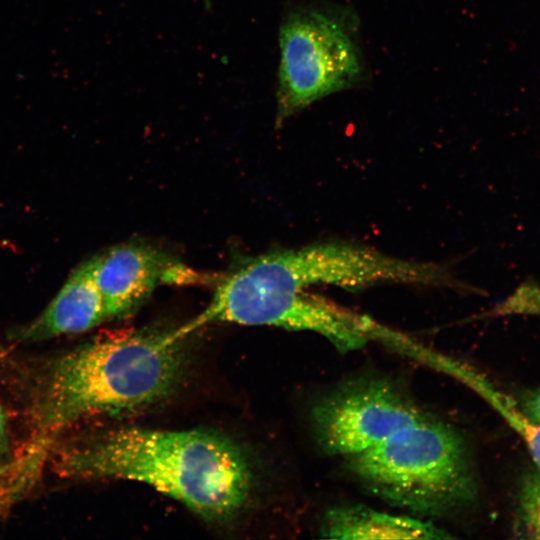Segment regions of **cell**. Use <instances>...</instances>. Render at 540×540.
<instances>
[{"mask_svg":"<svg viewBox=\"0 0 540 540\" xmlns=\"http://www.w3.org/2000/svg\"><path fill=\"white\" fill-rule=\"evenodd\" d=\"M215 322L316 332L341 352L361 349L369 339H382L385 331L371 318L304 290L243 291L218 284L207 307L184 328L192 334Z\"/></svg>","mask_w":540,"mask_h":540,"instance_id":"6","label":"cell"},{"mask_svg":"<svg viewBox=\"0 0 540 540\" xmlns=\"http://www.w3.org/2000/svg\"><path fill=\"white\" fill-rule=\"evenodd\" d=\"M317 443L345 457L371 448L426 416L391 380L365 376L347 380L312 409Z\"/></svg>","mask_w":540,"mask_h":540,"instance_id":"7","label":"cell"},{"mask_svg":"<svg viewBox=\"0 0 540 540\" xmlns=\"http://www.w3.org/2000/svg\"><path fill=\"white\" fill-rule=\"evenodd\" d=\"M321 533L336 539H447L444 530L421 520L363 506L337 507L325 515Z\"/></svg>","mask_w":540,"mask_h":540,"instance_id":"10","label":"cell"},{"mask_svg":"<svg viewBox=\"0 0 540 540\" xmlns=\"http://www.w3.org/2000/svg\"><path fill=\"white\" fill-rule=\"evenodd\" d=\"M10 433L8 425V417L0 404V459L4 457L9 449Z\"/></svg>","mask_w":540,"mask_h":540,"instance_id":"14","label":"cell"},{"mask_svg":"<svg viewBox=\"0 0 540 540\" xmlns=\"http://www.w3.org/2000/svg\"><path fill=\"white\" fill-rule=\"evenodd\" d=\"M109 319L138 308L162 284H190L199 274L145 244H120L90 259Z\"/></svg>","mask_w":540,"mask_h":540,"instance_id":"8","label":"cell"},{"mask_svg":"<svg viewBox=\"0 0 540 540\" xmlns=\"http://www.w3.org/2000/svg\"><path fill=\"white\" fill-rule=\"evenodd\" d=\"M350 9L308 4L291 9L279 30L276 126L314 102L359 84L364 63Z\"/></svg>","mask_w":540,"mask_h":540,"instance_id":"4","label":"cell"},{"mask_svg":"<svg viewBox=\"0 0 540 540\" xmlns=\"http://www.w3.org/2000/svg\"><path fill=\"white\" fill-rule=\"evenodd\" d=\"M54 461L65 478L136 481L220 524L244 510L253 486L241 448L201 429H110L66 444Z\"/></svg>","mask_w":540,"mask_h":540,"instance_id":"2","label":"cell"},{"mask_svg":"<svg viewBox=\"0 0 540 540\" xmlns=\"http://www.w3.org/2000/svg\"><path fill=\"white\" fill-rule=\"evenodd\" d=\"M519 518L526 536L540 539V473L530 478L523 487Z\"/></svg>","mask_w":540,"mask_h":540,"instance_id":"12","label":"cell"},{"mask_svg":"<svg viewBox=\"0 0 540 540\" xmlns=\"http://www.w3.org/2000/svg\"><path fill=\"white\" fill-rule=\"evenodd\" d=\"M206 1H208V0H206Z\"/></svg>","mask_w":540,"mask_h":540,"instance_id":"15","label":"cell"},{"mask_svg":"<svg viewBox=\"0 0 540 540\" xmlns=\"http://www.w3.org/2000/svg\"><path fill=\"white\" fill-rule=\"evenodd\" d=\"M464 377L522 438L540 471V425L531 420L513 398L476 372L467 370Z\"/></svg>","mask_w":540,"mask_h":540,"instance_id":"11","label":"cell"},{"mask_svg":"<svg viewBox=\"0 0 540 540\" xmlns=\"http://www.w3.org/2000/svg\"><path fill=\"white\" fill-rule=\"evenodd\" d=\"M226 282L246 291H303L316 284L354 290L379 283L466 288L442 265L396 258L344 242L262 254L226 275Z\"/></svg>","mask_w":540,"mask_h":540,"instance_id":"5","label":"cell"},{"mask_svg":"<svg viewBox=\"0 0 540 540\" xmlns=\"http://www.w3.org/2000/svg\"><path fill=\"white\" fill-rule=\"evenodd\" d=\"M188 337L180 326L116 332L55 358L36 388L32 438L19 474L31 480L56 436L72 425L138 411L167 398L182 378Z\"/></svg>","mask_w":540,"mask_h":540,"instance_id":"1","label":"cell"},{"mask_svg":"<svg viewBox=\"0 0 540 540\" xmlns=\"http://www.w3.org/2000/svg\"><path fill=\"white\" fill-rule=\"evenodd\" d=\"M520 407L531 420L540 425V388L529 394Z\"/></svg>","mask_w":540,"mask_h":540,"instance_id":"13","label":"cell"},{"mask_svg":"<svg viewBox=\"0 0 540 540\" xmlns=\"http://www.w3.org/2000/svg\"><path fill=\"white\" fill-rule=\"evenodd\" d=\"M346 460L369 491L415 513L448 515L469 506L477 494L463 438L427 415Z\"/></svg>","mask_w":540,"mask_h":540,"instance_id":"3","label":"cell"},{"mask_svg":"<svg viewBox=\"0 0 540 540\" xmlns=\"http://www.w3.org/2000/svg\"><path fill=\"white\" fill-rule=\"evenodd\" d=\"M108 319L88 260L72 272L45 310L18 331L16 339L31 343L82 333Z\"/></svg>","mask_w":540,"mask_h":540,"instance_id":"9","label":"cell"}]
</instances>
